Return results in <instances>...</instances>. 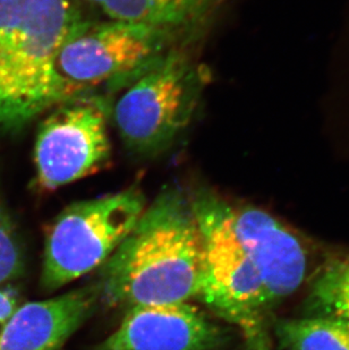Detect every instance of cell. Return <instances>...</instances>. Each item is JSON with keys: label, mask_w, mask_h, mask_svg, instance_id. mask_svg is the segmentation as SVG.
Returning a JSON list of instances; mask_svg holds the SVG:
<instances>
[{"label": "cell", "mask_w": 349, "mask_h": 350, "mask_svg": "<svg viewBox=\"0 0 349 350\" xmlns=\"http://www.w3.org/2000/svg\"><path fill=\"white\" fill-rule=\"evenodd\" d=\"M190 198L202 236L198 296L241 327L254 350H270L268 320L307 278L303 243L261 208L233 204L209 189Z\"/></svg>", "instance_id": "6da1fadb"}, {"label": "cell", "mask_w": 349, "mask_h": 350, "mask_svg": "<svg viewBox=\"0 0 349 350\" xmlns=\"http://www.w3.org/2000/svg\"><path fill=\"white\" fill-rule=\"evenodd\" d=\"M202 236L191 198L167 187L101 267L100 297L112 306L188 303L201 291Z\"/></svg>", "instance_id": "7a4b0ae2"}, {"label": "cell", "mask_w": 349, "mask_h": 350, "mask_svg": "<svg viewBox=\"0 0 349 350\" xmlns=\"http://www.w3.org/2000/svg\"><path fill=\"white\" fill-rule=\"evenodd\" d=\"M86 23L74 0H0L1 129L86 96L60 75L57 57Z\"/></svg>", "instance_id": "3957f363"}, {"label": "cell", "mask_w": 349, "mask_h": 350, "mask_svg": "<svg viewBox=\"0 0 349 350\" xmlns=\"http://www.w3.org/2000/svg\"><path fill=\"white\" fill-rule=\"evenodd\" d=\"M207 81L201 65L172 46L129 82L110 109L127 149L141 157L168 150L190 125Z\"/></svg>", "instance_id": "277c9868"}, {"label": "cell", "mask_w": 349, "mask_h": 350, "mask_svg": "<svg viewBox=\"0 0 349 350\" xmlns=\"http://www.w3.org/2000/svg\"><path fill=\"white\" fill-rule=\"evenodd\" d=\"M145 208L141 191L129 189L64 208L47 234L43 288L55 291L103 267Z\"/></svg>", "instance_id": "5b68a950"}, {"label": "cell", "mask_w": 349, "mask_h": 350, "mask_svg": "<svg viewBox=\"0 0 349 350\" xmlns=\"http://www.w3.org/2000/svg\"><path fill=\"white\" fill-rule=\"evenodd\" d=\"M172 42L166 34L143 24L88 21L60 49L57 68L84 92L105 82L120 89L151 67L172 48L169 46Z\"/></svg>", "instance_id": "8992f818"}, {"label": "cell", "mask_w": 349, "mask_h": 350, "mask_svg": "<svg viewBox=\"0 0 349 350\" xmlns=\"http://www.w3.org/2000/svg\"><path fill=\"white\" fill-rule=\"evenodd\" d=\"M110 109L103 98L86 94L60 103L43 119L34 144L36 182L42 189L68 185L108 162Z\"/></svg>", "instance_id": "52a82bcc"}, {"label": "cell", "mask_w": 349, "mask_h": 350, "mask_svg": "<svg viewBox=\"0 0 349 350\" xmlns=\"http://www.w3.org/2000/svg\"><path fill=\"white\" fill-rule=\"evenodd\" d=\"M220 338L216 324L188 303L143 305L129 308L98 350H207Z\"/></svg>", "instance_id": "ba28073f"}, {"label": "cell", "mask_w": 349, "mask_h": 350, "mask_svg": "<svg viewBox=\"0 0 349 350\" xmlns=\"http://www.w3.org/2000/svg\"><path fill=\"white\" fill-rule=\"evenodd\" d=\"M96 284L17 308L0 331V350H60L92 315Z\"/></svg>", "instance_id": "9c48e42d"}, {"label": "cell", "mask_w": 349, "mask_h": 350, "mask_svg": "<svg viewBox=\"0 0 349 350\" xmlns=\"http://www.w3.org/2000/svg\"><path fill=\"white\" fill-rule=\"evenodd\" d=\"M98 8L109 20L143 24L169 39L191 36L205 25L222 0H74Z\"/></svg>", "instance_id": "30bf717a"}, {"label": "cell", "mask_w": 349, "mask_h": 350, "mask_svg": "<svg viewBox=\"0 0 349 350\" xmlns=\"http://www.w3.org/2000/svg\"><path fill=\"white\" fill-rule=\"evenodd\" d=\"M274 334L285 350H349V322L336 317L279 320Z\"/></svg>", "instance_id": "8fae6325"}, {"label": "cell", "mask_w": 349, "mask_h": 350, "mask_svg": "<svg viewBox=\"0 0 349 350\" xmlns=\"http://www.w3.org/2000/svg\"><path fill=\"white\" fill-rule=\"evenodd\" d=\"M309 308L313 315L349 322V255L330 262L315 278Z\"/></svg>", "instance_id": "7c38bea8"}, {"label": "cell", "mask_w": 349, "mask_h": 350, "mask_svg": "<svg viewBox=\"0 0 349 350\" xmlns=\"http://www.w3.org/2000/svg\"><path fill=\"white\" fill-rule=\"evenodd\" d=\"M23 265V251L15 225L0 202V284L18 277Z\"/></svg>", "instance_id": "4fadbf2b"}, {"label": "cell", "mask_w": 349, "mask_h": 350, "mask_svg": "<svg viewBox=\"0 0 349 350\" xmlns=\"http://www.w3.org/2000/svg\"><path fill=\"white\" fill-rule=\"evenodd\" d=\"M16 296L10 291L0 289V324L3 325L16 311Z\"/></svg>", "instance_id": "5bb4252c"}]
</instances>
